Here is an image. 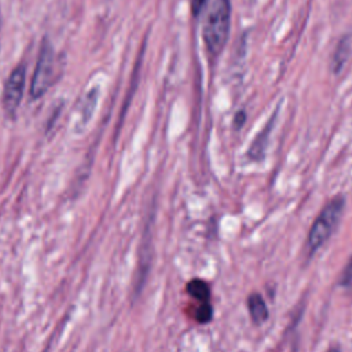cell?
I'll list each match as a JSON object with an SVG mask.
<instances>
[{
  "instance_id": "6da1fadb",
  "label": "cell",
  "mask_w": 352,
  "mask_h": 352,
  "mask_svg": "<svg viewBox=\"0 0 352 352\" xmlns=\"http://www.w3.org/2000/svg\"><path fill=\"white\" fill-rule=\"evenodd\" d=\"M231 25L230 0H214L204 22L202 37L208 52L217 56L226 47Z\"/></svg>"
},
{
  "instance_id": "8fae6325",
  "label": "cell",
  "mask_w": 352,
  "mask_h": 352,
  "mask_svg": "<svg viewBox=\"0 0 352 352\" xmlns=\"http://www.w3.org/2000/svg\"><path fill=\"white\" fill-rule=\"evenodd\" d=\"M245 120H246L245 111H243V110L238 111V113L235 114V118H234V126H235L236 129H239V128L245 124Z\"/></svg>"
},
{
  "instance_id": "ba28073f",
  "label": "cell",
  "mask_w": 352,
  "mask_h": 352,
  "mask_svg": "<svg viewBox=\"0 0 352 352\" xmlns=\"http://www.w3.org/2000/svg\"><path fill=\"white\" fill-rule=\"evenodd\" d=\"M186 290L190 296H192L199 302H209L210 301V287L204 279H199V278L191 279L186 285Z\"/></svg>"
},
{
  "instance_id": "30bf717a",
  "label": "cell",
  "mask_w": 352,
  "mask_h": 352,
  "mask_svg": "<svg viewBox=\"0 0 352 352\" xmlns=\"http://www.w3.org/2000/svg\"><path fill=\"white\" fill-rule=\"evenodd\" d=\"M206 0H191V12L194 16H198L204 10Z\"/></svg>"
},
{
  "instance_id": "5b68a950",
  "label": "cell",
  "mask_w": 352,
  "mask_h": 352,
  "mask_svg": "<svg viewBox=\"0 0 352 352\" xmlns=\"http://www.w3.org/2000/svg\"><path fill=\"white\" fill-rule=\"evenodd\" d=\"M248 308L254 324H261L268 319V308L258 293H252L248 298Z\"/></svg>"
},
{
  "instance_id": "9c48e42d",
  "label": "cell",
  "mask_w": 352,
  "mask_h": 352,
  "mask_svg": "<svg viewBox=\"0 0 352 352\" xmlns=\"http://www.w3.org/2000/svg\"><path fill=\"white\" fill-rule=\"evenodd\" d=\"M213 318V308L210 302H199V307L195 311V319L199 323H208Z\"/></svg>"
},
{
  "instance_id": "3957f363",
  "label": "cell",
  "mask_w": 352,
  "mask_h": 352,
  "mask_svg": "<svg viewBox=\"0 0 352 352\" xmlns=\"http://www.w3.org/2000/svg\"><path fill=\"white\" fill-rule=\"evenodd\" d=\"M55 73V52L50 43L44 41L41 44L36 69L30 82V96L33 99H40L47 94Z\"/></svg>"
},
{
  "instance_id": "7c38bea8",
  "label": "cell",
  "mask_w": 352,
  "mask_h": 352,
  "mask_svg": "<svg viewBox=\"0 0 352 352\" xmlns=\"http://www.w3.org/2000/svg\"><path fill=\"white\" fill-rule=\"evenodd\" d=\"M0 29H1V19H0Z\"/></svg>"
},
{
  "instance_id": "7a4b0ae2",
  "label": "cell",
  "mask_w": 352,
  "mask_h": 352,
  "mask_svg": "<svg viewBox=\"0 0 352 352\" xmlns=\"http://www.w3.org/2000/svg\"><path fill=\"white\" fill-rule=\"evenodd\" d=\"M344 205H345L344 197L338 195L322 209V212L316 217L308 234V246L311 252H315L316 249H319L329 239L331 232L336 230L341 219Z\"/></svg>"
},
{
  "instance_id": "8992f818",
  "label": "cell",
  "mask_w": 352,
  "mask_h": 352,
  "mask_svg": "<svg viewBox=\"0 0 352 352\" xmlns=\"http://www.w3.org/2000/svg\"><path fill=\"white\" fill-rule=\"evenodd\" d=\"M276 114L274 113V116L271 117V120L268 121V124L265 125V128L256 136V139L253 140L249 151H248V155L253 160H260L263 155H264V150H265V144L268 142V136H270V132L272 129V124H274V120H275Z\"/></svg>"
},
{
  "instance_id": "52a82bcc",
  "label": "cell",
  "mask_w": 352,
  "mask_h": 352,
  "mask_svg": "<svg viewBox=\"0 0 352 352\" xmlns=\"http://www.w3.org/2000/svg\"><path fill=\"white\" fill-rule=\"evenodd\" d=\"M349 55H351V38L349 36H345L340 40L331 59V69L334 73H338L342 70Z\"/></svg>"
},
{
  "instance_id": "277c9868",
  "label": "cell",
  "mask_w": 352,
  "mask_h": 352,
  "mask_svg": "<svg viewBox=\"0 0 352 352\" xmlns=\"http://www.w3.org/2000/svg\"><path fill=\"white\" fill-rule=\"evenodd\" d=\"M25 84H26V69L23 65H19L10 73L4 84V92H3V107H4V111L11 117L15 116L22 102Z\"/></svg>"
}]
</instances>
